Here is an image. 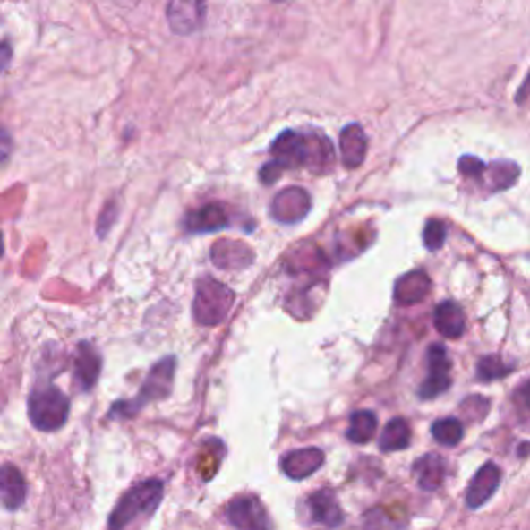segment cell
Instances as JSON below:
<instances>
[{
	"instance_id": "9",
	"label": "cell",
	"mask_w": 530,
	"mask_h": 530,
	"mask_svg": "<svg viewBox=\"0 0 530 530\" xmlns=\"http://www.w3.org/2000/svg\"><path fill=\"white\" fill-rule=\"evenodd\" d=\"M323 460L326 456L320 448H303V449H293V452L284 454L280 460L282 473L293 481H303L307 476L315 474L317 470L323 466Z\"/></svg>"
},
{
	"instance_id": "34",
	"label": "cell",
	"mask_w": 530,
	"mask_h": 530,
	"mask_svg": "<svg viewBox=\"0 0 530 530\" xmlns=\"http://www.w3.org/2000/svg\"><path fill=\"white\" fill-rule=\"evenodd\" d=\"M522 402H525V406L530 410V381L526 383L525 388H522Z\"/></svg>"
},
{
	"instance_id": "27",
	"label": "cell",
	"mask_w": 530,
	"mask_h": 530,
	"mask_svg": "<svg viewBox=\"0 0 530 530\" xmlns=\"http://www.w3.org/2000/svg\"><path fill=\"white\" fill-rule=\"evenodd\" d=\"M446 224L440 222V220H429L425 232H423V241H425V247L429 251H437L443 247V243H446Z\"/></svg>"
},
{
	"instance_id": "32",
	"label": "cell",
	"mask_w": 530,
	"mask_h": 530,
	"mask_svg": "<svg viewBox=\"0 0 530 530\" xmlns=\"http://www.w3.org/2000/svg\"><path fill=\"white\" fill-rule=\"evenodd\" d=\"M11 58H13L11 44L9 42H3V44H0V71H4L6 66H9Z\"/></svg>"
},
{
	"instance_id": "29",
	"label": "cell",
	"mask_w": 530,
	"mask_h": 530,
	"mask_svg": "<svg viewBox=\"0 0 530 530\" xmlns=\"http://www.w3.org/2000/svg\"><path fill=\"white\" fill-rule=\"evenodd\" d=\"M115 208L116 205L115 203H108L104 208V211H102V216H99V220H98V235H106V232L110 230V227L112 224H115Z\"/></svg>"
},
{
	"instance_id": "10",
	"label": "cell",
	"mask_w": 530,
	"mask_h": 530,
	"mask_svg": "<svg viewBox=\"0 0 530 530\" xmlns=\"http://www.w3.org/2000/svg\"><path fill=\"white\" fill-rule=\"evenodd\" d=\"M501 483V470L497 464L487 462L479 468V473L474 474V479L470 481L468 492H466V506L473 509H479L481 506L492 500L493 493L497 492Z\"/></svg>"
},
{
	"instance_id": "21",
	"label": "cell",
	"mask_w": 530,
	"mask_h": 530,
	"mask_svg": "<svg viewBox=\"0 0 530 530\" xmlns=\"http://www.w3.org/2000/svg\"><path fill=\"white\" fill-rule=\"evenodd\" d=\"M415 476L421 489L435 492L441 487L443 476H446V464L437 454H427L415 464Z\"/></svg>"
},
{
	"instance_id": "15",
	"label": "cell",
	"mask_w": 530,
	"mask_h": 530,
	"mask_svg": "<svg viewBox=\"0 0 530 530\" xmlns=\"http://www.w3.org/2000/svg\"><path fill=\"white\" fill-rule=\"evenodd\" d=\"M25 495H28V483H25L21 470L13 464L0 466V500L6 509H17L23 506Z\"/></svg>"
},
{
	"instance_id": "8",
	"label": "cell",
	"mask_w": 530,
	"mask_h": 530,
	"mask_svg": "<svg viewBox=\"0 0 530 530\" xmlns=\"http://www.w3.org/2000/svg\"><path fill=\"white\" fill-rule=\"evenodd\" d=\"M269 151L274 156V164L280 166L282 170L301 168V166H304V156H307L304 135L296 131H284L271 143Z\"/></svg>"
},
{
	"instance_id": "6",
	"label": "cell",
	"mask_w": 530,
	"mask_h": 530,
	"mask_svg": "<svg viewBox=\"0 0 530 530\" xmlns=\"http://www.w3.org/2000/svg\"><path fill=\"white\" fill-rule=\"evenodd\" d=\"M230 525L238 530H271L269 516L263 503L253 495H243L232 500L227 508Z\"/></svg>"
},
{
	"instance_id": "7",
	"label": "cell",
	"mask_w": 530,
	"mask_h": 530,
	"mask_svg": "<svg viewBox=\"0 0 530 530\" xmlns=\"http://www.w3.org/2000/svg\"><path fill=\"white\" fill-rule=\"evenodd\" d=\"M311 209V197L301 187H288L280 191L271 201V216L280 224H296L304 220Z\"/></svg>"
},
{
	"instance_id": "22",
	"label": "cell",
	"mask_w": 530,
	"mask_h": 530,
	"mask_svg": "<svg viewBox=\"0 0 530 530\" xmlns=\"http://www.w3.org/2000/svg\"><path fill=\"white\" fill-rule=\"evenodd\" d=\"M520 168L514 162H493L485 166L481 181L487 183L489 191H506L518 181Z\"/></svg>"
},
{
	"instance_id": "3",
	"label": "cell",
	"mask_w": 530,
	"mask_h": 530,
	"mask_svg": "<svg viewBox=\"0 0 530 530\" xmlns=\"http://www.w3.org/2000/svg\"><path fill=\"white\" fill-rule=\"evenodd\" d=\"M162 495H164V485L162 481L158 479L143 481L132 489H129L110 516V528L121 530L127 526L129 522L137 520L139 516L154 512L158 503L162 501Z\"/></svg>"
},
{
	"instance_id": "12",
	"label": "cell",
	"mask_w": 530,
	"mask_h": 530,
	"mask_svg": "<svg viewBox=\"0 0 530 530\" xmlns=\"http://www.w3.org/2000/svg\"><path fill=\"white\" fill-rule=\"evenodd\" d=\"M431 293V278L427 271L415 269L408 271L406 276L398 278L394 286V303L400 307H413L419 304L423 298H427Z\"/></svg>"
},
{
	"instance_id": "35",
	"label": "cell",
	"mask_w": 530,
	"mask_h": 530,
	"mask_svg": "<svg viewBox=\"0 0 530 530\" xmlns=\"http://www.w3.org/2000/svg\"><path fill=\"white\" fill-rule=\"evenodd\" d=\"M4 247V241H3V232H0V257H3V249Z\"/></svg>"
},
{
	"instance_id": "23",
	"label": "cell",
	"mask_w": 530,
	"mask_h": 530,
	"mask_svg": "<svg viewBox=\"0 0 530 530\" xmlns=\"http://www.w3.org/2000/svg\"><path fill=\"white\" fill-rule=\"evenodd\" d=\"M410 446V427L404 419H392L380 437V448L383 452H400Z\"/></svg>"
},
{
	"instance_id": "16",
	"label": "cell",
	"mask_w": 530,
	"mask_h": 530,
	"mask_svg": "<svg viewBox=\"0 0 530 530\" xmlns=\"http://www.w3.org/2000/svg\"><path fill=\"white\" fill-rule=\"evenodd\" d=\"M228 224L227 208L222 203H208L203 208L191 211L184 220V228L193 235H201V232H214L220 230Z\"/></svg>"
},
{
	"instance_id": "2",
	"label": "cell",
	"mask_w": 530,
	"mask_h": 530,
	"mask_svg": "<svg viewBox=\"0 0 530 530\" xmlns=\"http://www.w3.org/2000/svg\"><path fill=\"white\" fill-rule=\"evenodd\" d=\"M71 402L56 386H38L30 394L31 425L39 431H58L69 419Z\"/></svg>"
},
{
	"instance_id": "25",
	"label": "cell",
	"mask_w": 530,
	"mask_h": 530,
	"mask_svg": "<svg viewBox=\"0 0 530 530\" xmlns=\"http://www.w3.org/2000/svg\"><path fill=\"white\" fill-rule=\"evenodd\" d=\"M431 433H433V440L437 443H441V446H448V448H454L462 441L464 427L458 419L448 416V419L435 421L433 427H431Z\"/></svg>"
},
{
	"instance_id": "13",
	"label": "cell",
	"mask_w": 530,
	"mask_h": 530,
	"mask_svg": "<svg viewBox=\"0 0 530 530\" xmlns=\"http://www.w3.org/2000/svg\"><path fill=\"white\" fill-rule=\"evenodd\" d=\"M253 251L241 241L222 238L211 247V261L222 269H244L253 263Z\"/></svg>"
},
{
	"instance_id": "31",
	"label": "cell",
	"mask_w": 530,
	"mask_h": 530,
	"mask_svg": "<svg viewBox=\"0 0 530 530\" xmlns=\"http://www.w3.org/2000/svg\"><path fill=\"white\" fill-rule=\"evenodd\" d=\"M13 151V139L4 129H0V162H4Z\"/></svg>"
},
{
	"instance_id": "20",
	"label": "cell",
	"mask_w": 530,
	"mask_h": 530,
	"mask_svg": "<svg viewBox=\"0 0 530 530\" xmlns=\"http://www.w3.org/2000/svg\"><path fill=\"white\" fill-rule=\"evenodd\" d=\"M433 323L437 331L446 338H460L464 334V328H466V320H464V311L460 304L452 301L441 303L440 307L435 309Z\"/></svg>"
},
{
	"instance_id": "14",
	"label": "cell",
	"mask_w": 530,
	"mask_h": 530,
	"mask_svg": "<svg viewBox=\"0 0 530 530\" xmlns=\"http://www.w3.org/2000/svg\"><path fill=\"white\" fill-rule=\"evenodd\" d=\"M304 145H307V156H304V166L313 175H328L336 164V151L331 148V141L321 135V132H309L304 135Z\"/></svg>"
},
{
	"instance_id": "17",
	"label": "cell",
	"mask_w": 530,
	"mask_h": 530,
	"mask_svg": "<svg viewBox=\"0 0 530 530\" xmlns=\"http://www.w3.org/2000/svg\"><path fill=\"white\" fill-rule=\"evenodd\" d=\"M340 156L344 166L359 168L367 156V135L361 124H348L340 132Z\"/></svg>"
},
{
	"instance_id": "18",
	"label": "cell",
	"mask_w": 530,
	"mask_h": 530,
	"mask_svg": "<svg viewBox=\"0 0 530 530\" xmlns=\"http://www.w3.org/2000/svg\"><path fill=\"white\" fill-rule=\"evenodd\" d=\"M205 4L201 3H170L168 4V21L170 28L181 36H189L199 25L203 23Z\"/></svg>"
},
{
	"instance_id": "28",
	"label": "cell",
	"mask_w": 530,
	"mask_h": 530,
	"mask_svg": "<svg viewBox=\"0 0 530 530\" xmlns=\"http://www.w3.org/2000/svg\"><path fill=\"white\" fill-rule=\"evenodd\" d=\"M458 168L464 176L474 178V181H481L483 172H485V164H483L479 158H474V156H462Z\"/></svg>"
},
{
	"instance_id": "11",
	"label": "cell",
	"mask_w": 530,
	"mask_h": 530,
	"mask_svg": "<svg viewBox=\"0 0 530 530\" xmlns=\"http://www.w3.org/2000/svg\"><path fill=\"white\" fill-rule=\"evenodd\" d=\"M73 363H75L73 364V375H75L77 388L83 389V392H90L96 386L99 371H102V356L90 342H81L77 346L75 361Z\"/></svg>"
},
{
	"instance_id": "4",
	"label": "cell",
	"mask_w": 530,
	"mask_h": 530,
	"mask_svg": "<svg viewBox=\"0 0 530 530\" xmlns=\"http://www.w3.org/2000/svg\"><path fill=\"white\" fill-rule=\"evenodd\" d=\"M175 369H176V359L175 356H166V359L158 361L154 367H151L148 380L143 381L141 389H139L137 398L132 402H118L115 408H112L110 415L115 413H123L124 415H132L137 410H141L145 404L156 402V400H164L166 396H170L172 392V383H175Z\"/></svg>"
},
{
	"instance_id": "24",
	"label": "cell",
	"mask_w": 530,
	"mask_h": 530,
	"mask_svg": "<svg viewBox=\"0 0 530 530\" xmlns=\"http://www.w3.org/2000/svg\"><path fill=\"white\" fill-rule=\"evenodd\" d=\"M377 431V416L371 410H359L350 416V425L346 431V437L353 443H367L373 440Z\"/></svg>"
},
{
	"instance_id": "30",
	"label": "cell",
	"mask_w": 530,
	"mask_h": 530,
	"mask_svg": "<svg viewBox=\"0 0 530 530\" xmlns=\"http://www.w3.org/2000/svg\"><path fill=\"white\" fill-rule=\"evenodd\" d=\"M282 168L278 164H274V162H268L263 166L261 168V172H260V176H261V181H263V184H271L274 181H278V178H280V175H282Z\"/></svg>"
},
{
	"instance_id": "1",
	"label": "cell",
	"mask_w": 530,
	"mask_h": 530,
	"mask_svg": "<svg viewBox=\"0 0 530 530\" xmlns=\"http://www.w3.org/2000/svg\"><path fill=\"white\" fill-rule=\"evenodd\" d=\"M232 304H235V293L227 284L214 280V278H201L195 288L193 315L199 326H220L227 320Z\"/></svg>"
},
{
	"instance_id": "19",
	"label": "cell",
	"mask_w": 530,
	"mask_h": 530,
	"mask_svg": "<svg viewBox=\"0 0 530 530\" xmlns=\"http://www.w3.org/2000/svg\"><path fill=\"white\" fill-rule=\"evenodd\" d=\"M309 508H311V514H313V518L317 522H321V525L336 528L344 522V512L340 503H338L336 495L331 493L329 489H320V492L311 495Z\"/></svg>"
},
{
	"instance_id": "26",
	"label": "cell",
	"mask_w": 530,
	"mask_h": 530,
	"mask_svg": "<svg viewBox=\"0 0 530 530\" xmlns=\"http://www.w3.org/2000/svg\"><path fill=\"white\" fill-rule=\"evenodd\" d=\"M509 371L512 369L506 367L500 356H483L479 361V367H476V377L481 381H495L500 377H506Z\"/></svg>"
},
{
	"instance_id": "33",
	"label": "cell",
	"mask_w": 530,
	"mask_h": 530,
	"mask_svg": "<svg viewBox=\"0 0 530 530\" xmlns=\"http://www.w3.org/2000/svg\"><path fill=\"white\" fill-rule=\"evenodd\" d=\"M528 96H530V71H528V75L525 77V81H522L518 94H516V102H518V104L526 102Z\"/></svg>"
},
{
	"instance_id": "5",
	"label": "cell",
	"mask_w": 530,
	"mask_h": 530,
	"mask_svg": "<svg viewBox=\"0 0 530 530\" xmlns=\"http://www.w3.org/2000/svg\"><path fill=\"white\" fill-rule=\"evenodd\" d=\"M427 380L419 388L421 400H433L435 396L448 392L449 386H452V361H449L446 346L433 344L427 353Z\"/></svg>"
}]
</instances>
